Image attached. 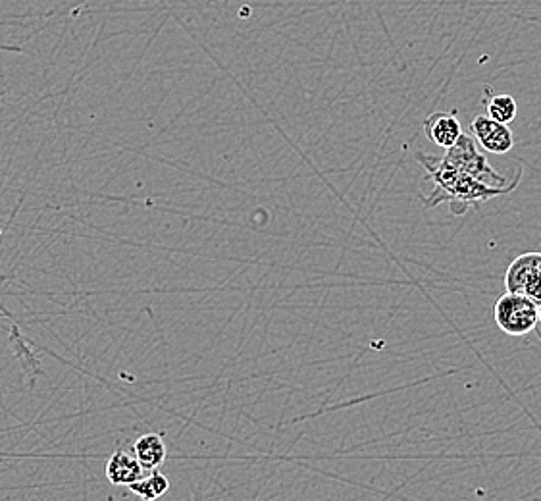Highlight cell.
<instances>
[{
	"mask_svg": "<svg viewBox=\"0 0 541 501\" xmlns=\"http://www.w3.org/2000/svg\"><path fill=\"white\" fill-rule=\"evenodd\" d=\"M418 160L428 170V178L434 184V191L430 197L424 199L426 207H438L441 203H449L453 214H461L468 207H478L491 197L505 195L513 189H495L490 185L482 184L474 176L466 174L461 168L453 166L447 160H436L426 157L424 153L418 155Z\"/></svg>",
	"mask_w": 541,
	"mask_h": 501,
	"instance_id": "cell-1",
	"label": "cell"
},
{
	"mask_svg": "<svg viewBox=\"0 0 541 501\" xmlns=\"http://www.w3.org/2000/svg\"><path fill=\"white\" fill-rule=\"evenodd\" d=\"M538 311L540 307L532 303L528 297L518 293H503L493 305V318L501 332L507 336H528L538 326Z\"/></svg>",
	"mask_w": 541,
	"mask_h": 501,
	"instance_id": "cell-2",
	"label": "cell"
},
{
	"mask_svg": "<svg viewBox=\"0 0 541 501\" xmlns=\"http://www.w3.org/2000/svg\"><path fill=\"white\" fill-rule=\"evenodd\" d=\"M445 157L443 160L451 162L453 166L461 168L466 174L474 176L476 180H480L482 184L490 185L495 189H515V184L509 185V180L501 174H497L490 166L488 159L478 151L476 147V139L461 133V137L457 139V143L449 149H445Z\"/></svg>",
	"mask_w": 541,
	"mask_h": 501,
	"instance_id": "cell-3",
	"label": "cell"
},
{
	"mask_svg": "<svg viewBox=\"0 0 541 501\" xmlns=\"http://www.w3.org/2000/svg\"><path fill=\"white\" fill-rule=\"evenodd\" d=\"M505 288L511 293L528 297L541 307V253H524L509 264L505 274Z\"/></svg>",
	"mask_w": 541,
	"mask_h": 501,
	"instance_id": "cell-4",
	"label": "cell"
},
{
	"mask_svg": "<svg viewBox=\"0 0 541 501\" xmlns=\"http://www.w3.org/2000/svg\"><path fill=\"white\" fill-rule=\"evenodd\" d=\"M472 137L491 155H507L515 147V133L507 124L491 120L488 114H478L472 124Z\"/></svg>",
	"mask_w": 541,
	"mask_h": 501,
	"instance_id": "cell-5",
	"label": "cell"
},
{
	"mask_svg": "<svg viewBox=\"0 0 541 501\" xmlns=\"http://www.w3.org/2000/svg\"><path fill=\"white\" fill-rule=\"evenodd\" d=\"M424 133L434 145L449 149L461 137L463 126L455 112H434L424 120Z\"/></svg>",
	"mask_w": 541,
	"mask_h": 501,
	"instance_id": "cell-6",
	"label": "cell"
},
{
	"mask_svg": "<svg viewBox=\"0 0 541 501\" xmlns=\"http://www.w3.org/2000/svg\"><path fill=\"white\" fill-rule=\"evenodd\" d=\"M145 475V469L139 465V461L128 453L118 449L112 453V457L106 463V478L114 486H131L135 480Z\"/></svg>",
	"mask_w": 541,
	"mask_h": 501,
	"instance_id": "cell-7",
	"label": "cell"
},
{
	"mask_svg": "<svg viewBox=\"0 0 541 501\" xmlns=\"http://www.w3.org/2000/svg\"><path fill=\"white\" fill-rule=\"evenodd\" d=\"M133 457L139 461V465L145 471H155L158 469L164 459H166V444L162 434L151 432L141 436L135 444H133Z\"/></svg>",
	"mask_w": 541,
	"mask_h": 501,
	"instance_id": "cell-8",
	"label": "cell"
},
{
	"mask_svg": "<svg viewBox=\"0 0 541 501\" xmlns=\"http://www.w3.org/2000/svg\"><path fill=\"white\" fill-rule=\"evenodd\" d=\"M129 490L143 501H156L170 490V482L166 476L155 469V471H145V475L135 480L129 486Z\"/></svg>",
	"mask_w": 541,
	"mask_h": 501,
	"instance_id": "cell-9",
	"label": "cell"
},
{
	"mask_svg": "<svg viewBox=\"0 0 541 501\" xmlns=\"http://www.w3.org/2000/svg\"><path fill=\"white\" fill-rule=\"evenodd\" d=\"M516 112H518V106L511 95H507V93L491 95V99L488 101V116L491 120L509 126L515 122Z\"/></svg>",
	"mask_w": 541,
	"mask_h": 501,
	"instance_id": "cell-10",
	"label": "cell"
},
{
	"mask_svg": "<svg viewBox=\"0 0 541 501\" xmlns=\"http://www.w3.org/2000/svg\"><path fill=\"white\" fill-rule=\"evenodd\" d=\"M538 328H541V307L540 311H538V326H536V330H538Z\"/></svg>",
	"mask_w": 541,
	"mask_h": 501,
	"instance_id": "cell-11",
	"label": "cell"
}]
</instances>
